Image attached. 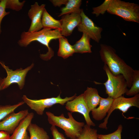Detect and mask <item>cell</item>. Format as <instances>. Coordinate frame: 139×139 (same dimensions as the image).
Here are the masks:
<instances>
[{
	"mask_svg": "<svg viewBox=\"0 0 139 139\" xmlns=\"http://www.w3.org/2000/svg\"><path fill=\"white\" fill-rule=\"evenodd\" d=\"M101 59L114 75L122 74L127 81L128 87L132 85L134 70L116 54L115 50L106 44L100 45L99 51Z\"/></svg>",
	"mask_w": 139,
	"mask_h": 139,
	"instance_id": "6da1fadb",
	"label": "cell"
},
{
	"mask_svg": "<svg viewBox=\"0 0 139 139\" xmlns=\"http://www.w3.org/2000/svg\"><path fill=\"white\" fill-rule=\"evenodd\" d=\"M63 36L61 35L60 30H52L43 28L36 32L24 31L22 32L18 43L22 47H26L35 41L44 45L47 48L48 51L45 54H40V57L42 59L47 60L50 59L54 56V54L53 51L49 47L50 42L53 39H58Z\"/></svg>",
	"mask_w": 139,
	"mask_h": 139,
	"instance_id": "7a4b0ae2",
	"label": "cell"
},
{
	"mask_svg": "<svg viewBox=\"0 0 139 139\" xmlns=\"http://www.w3.org/2000/svg\"><path fill=\"white\" fill-rule=\"evenodd\" d=\"M46 113L49 123L63 129L66 136L70 139H76L79 137L85 125L84 122L75 120L71 112L67 113V118L65 117L63 113L58 116L50 111H47Z\"/></svg>",
	"mask_w": 139,
	"mask_h": 139,
	"instance_id": "3957f363",
	"label": "cell"
},
{
	"mask_svg": "<svg viewBox=\"0 0 139 139\" xmlns=\"http://www.w3.org/2000/svg\"><path fill=\"white\" fill-rule=\"evenodd\" d=\"M107 12L126 21L139 23V6L137 4L119 0H111Z\"/></svg>",
	"mask_w": 139,
	"mask_h": 139,
	"instance_id": "277c9868",
	"label": "cell"
},
{
	"mask_svg": "<svg viewBox=\"0 0 139 139\" xmlns=\"http://www.w3.org/2000/svg\"><path fill=\"white\" fill-rule=\"evenodd\" d=\"M103 69L107 77V81L103 83L95 81L97 84H103L105 87L106 93L108 97L113 99L125 94L128 89L126 81L122 74L113 75L107 66L104 65Z\"/></svg>",
	"mask_w": 139,
	"mask_h": 139,
	"instance_id": "5b68a950",
	"label": "cell"
},
{
	"mask_svg": "<svg viewBox=\"0 0 139 139\" xmlns=\"http://www.w3.org/2000/svg\"><path fill=\"white\" fill-rule=\"evenodd\" d=\"M76 96V94L70 97H66L62 98L60 94L55 97H51L40 99H31L28 98L25 95L22 98L23 101L38 115H42L46 108H49L57 104L64 105L68 101L72 100Z\"/></svg>",
	"mask_w": 139,
	"mask_h": 139,
	"instance_id": "8992f818",
	"label": "cell"
},
{
	"mask_svg": "<svg viewBox=\"0 0 139 139\" xmlns=\"http://www.w3.org/2000/svg\"><path fill=\"white\" fill-rule=\"evenodd\" d=\"M0 64L6 70L7 74L6 77L2 79L0 90L6 88L14 83L17 84L19 89H22L24 85L25 78L27 73L34 66V64L32 63L24 69L20 68L13 71L9 69L8 66H5L3 62L0 61Z\"/></svg>",
	"mask_w": 139,
	"mask_h": 139,
	"instance_id": "52a82bcc",
	"label": "cell"
},
{
	"mask_svg": "<svg viewBox=\"0 0 139 139\" xmlns=\"http://www.w3.org/2000/svg\"><path fill=\"white\" fill-rule=\"evenodd\" d=\"M133 106L139 108V94L130 98H126L121 95L114 99L107 117L104 121L99 125V127L107 129L108 119L113 111L116 109H119L123 114L126 113L130 108Z\"/></svg>",
	"mask_w": 139,
	"mask_h": 139,
	"instance_id": "ba28073f",
	"label": "cell"
},
{
	"mask_svg": "<svg viewBox=\"0 0 139 139\" xmlns=\"http://www.w3.org/2000/svg\"><path fill=\"white\" fill-rule=\"evenodd\" d=\"M81 21L77 27V30L88 35L91 39L99 43L101 38L102 28L96 26L93 21L84 12L82 9L80 13Z\"/></svg>",
	"mask_w": 139,
	"mask_h": 139,
	"instance_id": "9c48e42d",
	"label": "cell"
},
{
	"mask_svg": "<svg viewBox=\"0 0 139 139\" xmlns=\"http://www.w3.org/2000/svg\"><path fill=\"white\" fill-rule=\"evenodd\" d=\"M65 105V108L70 112H78L82 114L87 125L90 126H95L90 118V112L85 101L83 93L76 96L72 100L67 101Z\"/></svg>",
	"mask_w": 139,
	"mask_h": 139,
	"instance_id": "30bf717a",
	"label": "cell"
},
{
	"mask_svg": "<svg viewBox=\"0 0 139 139\" xmlns=\"http://www.w3.org/2000/svg\"><path fill=\"white\" fill-rule=\"evenodd\" d=\"M29 113L28 110L25 109L16 113L14 111L9 114L0 121V131L12 134L21 121Z\"/></svg>",
	"mask_w": 139,
	"mask_h": 139,
	"instance_id": "8fae6325",
	"label": "cell"
},
{
	"mask_svg": "<svg viewBox=\"0 0 139 139\" xmlns=\"http://www.w3.org/2000/svg\"><path fill=\"white\" fill-rule=\"evenodd\" d=\"M81 18L80 13L74 12L62 16L61 22L62 36H68L72 33L74 29L80 23Z\"/></svg>",
	"mask_w": 139,
	"mask_h": 139,
	"instance_id": "7c38bea8",
	"label": "cell"
},
{
	"mask_svg": "<svg viewBox=\"0 0 139 139\" xmlns=\"http://www.w3.org/2000/svg\"><path fill=\"white\" fill-rule=\"evenodd\" d=\"M45 5H39L37 2L31 5L28 12V15L31 20L29 32H36L40 30L42 28L41 19Z\"/></svg>",
	"mask_w": 139,
	"mask_h": 139,
	"instance_id": "4fadbf2b",
	"label": "cell"
},
{
	"mask_svg": "<svg viewBox=\"0 0 139 139\" xmlns=\"http://www.w3.org/2000/svg\"><path fill=\"white\" fill-rule=\"evenodd\" d=\"M34 116V114L33 112L29 113L21 121L15 129L10 136V139H30V136L28 134L27 128L31 123Z\"/></svg>",
	"mask_w": 139,
	"mask_h": 139,
	"instance_id": "5bb4252c",
	"label": "cell"
},
{
	"mask_svg": "<svg viewBox=\"0 0 139 139\" xmlns=\"http://www.w3.org/2000/svg\"><path fill=\"white\" fill-rule=\"evenodd\" d=\"M114 99L108 97L107 98L101 97L99 106L91 111L93 118L98 121L102 120L106 116L112 103Z\"/></svg>",
	"mask_w": 139,
	"mask_h": 139,
	"instance_id": "9a60e30c",
	"label": "cell"
},
{
	"mask_svg": "<svg viewBox=\"0 0 139 139\" xmlns=\"http://www.w3.org/2000/svg\"><path fill=\"white\" fill-rule=\"evenodd\" d=\"M83 93L85 101L90 112L99 105L101 97L97 89L91 87H87Z\"/></svg>",
	"mask_w": 139,
	"mask_h": 139,
	"instance_id": "2e32d148",
	"label": "cell"
},
{
	"mask_svg": "<svg viewBox=\"0 0 139 139\" xmlns=\"http://www.w3.org/2000/svg\"><path fill=\"white\" fill-rule=\"evenodd\" d=\"M90 39L91 38L88 35L83 33L80 39L72 46L75 53L82 54L91 53V47L92 46L90 44Z\"/></svg>",
	"mask_w": 139,
	"mask_h": 139,
	"instance_id": "e0dca14e",
	"label": "cell"
},
{
	"mask_svg": "<svg viewBox=\"0 0 139 139\" xmlns=\"http://www.w3.org/2000/svg\"><path fill=\"white\" fill-rule=\"evenodd\" d=\"M59 48L57 52L58 56L65 59L72 56L75 53L73 46L69 42L67 39L63 36L58 39Z\"/></svg>",
	"mask_w": 139,
	"mask_h": 139,
	"instance_id": "ac0fdd59",
	"label": "cell"
},
{
	"mask_svg": "<svg viewBox=\"0 0 139 139\" xmlns=\"http://www.w3.org/2000/svg\"><path fill=\"white\" fill-rule=\"evenodd\" d=\"M42 28L45 29L61 30L60 20H56L52 17L45 8L44 10L41 19Z\"/></svg>",
	"mask_w": 139,
	"mask_h": 139,
	"instance_id": "d6986e66",
	"label": "cell"
},
{
	"mask_svg": "<svg viewBox=\"0 0 139 139\" xmlns=\"http://www.w3.org/2000/svg\"><path fill=\"white\" fill-rule=\"evenodd\" d=\"M27 131L30 135V139H50L44 129L35 124L31 123L28 128Z\"/></svg>",
	"mask_w": 139,
	"mask_h": 139,
	"instance_id": "ffe728a7",
	"label": "cell"
},
{
	"mask_svg": "<svg viewBox=\"0 0 139 139\" xmlns=\"http://www.w3.org/2000/svg\"><path fill=\"white\" fill-rule=\"evenodd\" d=\"M82 2L81 0H68L65 6L61 8V12L58 16L74 12L80 13L82 9L80 8Z\"/></svg>",
	"mask_w": 139,
	"mask_h": 139,
	"instance_id": "44dd1931",
	"label": "cell"
},
{
	"mask_svg": "<svg viewBox=\"0 0 139 139\" xmlns=\"http://www.w3.org/2000/svg\"><path fill=\"white\" fill-rule=\"evenodd\" d=\"M125 93L128 96L135 95L139 93V70H134L133 76L132 85Z\"/></svg>",
	"mask_w": 139,
	"mask_h": 139,
	"instance_id": "7402d4cb",
	"label": "cell"
},
{
	"mask_svg": "<svg viewBox=\"0 0 139 139\" xmlns=\"http://www.w3.org/2000/svg\"><path fill=\"white\" fill-rule=\"evenodd\" d=\"M97 131L92 128L86 124L85 125L80 135L76 139H98Z\"/></svg>",
	"mask_w": 139,
	"mask_h": 139,
	"instance_id": "603a6c76",
	"label": "cell"
},
{
	"mask_svg": "<svg viewBox=\"0 0 139 139\" xmlns=\"http://www.w3.org/2000/svg\"><path fill=\"white\" fill-rule=\"evenodd\" d=\"M24 103L23 101H21L13 105H0V121L9 114L14 112L17 108Z\"/></svg>",
	"mask_w": 139,
	"mask_h": 139,
	"instance_id": "cb8c5ba5",
	"label": "cell"
},
{
	"mask_svg": "<svg viewBox=\"0 0 139 139\" xmlns=\"http://www.w3.org/2000/svg\"><path fill=\"white\" fill-rule=\"evenodd\" d=\"M123 127L119 125L117 129L114 132L107 134H98V139H121Z\"/></svg>",
	"mask_w": 139,
	"mask_h": 139,
	"instance_id": "d4e9b609",
	"label": "cell"
},
{
	"mask_svg": "<svg viewBox=\"0 0 139 139\" xmlns=\"http://www.w3.org/2000/svg\"><path fill=\"white\" fill-rule=\"evenodd\" d=\"M25 2V1L20 2L18 0H6V8L19 11L22 9Z\"/></svg>",
	"mask_w": 139,
	"mask_h": 139,
	"instance_id": "484cf974",
	"label": "cell"
},
{
	"mask_svg": "<svg viewBox=\"0 0 139 139\" xmlns=\"http://www.w3.org/2000/svg\"><path fill=\"white\" fill-rule=\"evenodd\" d=\"M111 0H105L100 6L93 8L92 13L95 15L96 17L100 14L103 15L107 11L109 7Z\"/></svg>",
	"mask_w": 139,
	"mask_h": 139,
	"instance_id": "4316f807",
	"label": "cell"
},
{
	"mask_svg": "<svg viewBox=\"0 0 139 139\" xmlns=\"http://www.w3.org/2000/svg\"><path fill=\"white\" fill-rule=\"evenodd\" d=\"M6 0H0V34L2 32L1 24L4 17L9 14V12H6L5 11Z\"/></svg>",
	"mask_w": 139,
	"mask_h": 139,
	"instance_id": "83f0119b",
	"label": "cell"
},
{
	"mask_svg": "<svg viewBox=\"0 0 139 139\" xmlns=\"http://www.w3.org/2000/svg\"><path fill=\"white\" fill-rule=\"evenodd\" d=\"M50 130L53 139H66L64 135L58 131L55 126L51 125Z\"/></svg>",
	"mask_w": 139,
	"mask_h": 139,
	"instance_id": "f1b7e54d",
	"label": "cell"
},
{
	"mask_svg": "<svg viewBox=\"0 0 139 139\" xmlns=\"http://www.w3.org/2000/svg\"><path fill=\"white\" fill-rule=\"evenodd\" d=\"M68 0H51L49 1L55 7H60L62 5H65Z\"/></svg>",
	"mask_w": 139,
	"mask_h": 139,
	"instance_id": "f546056e",
	"label": "cell"
},
{
	"mask_svg": "<svg viewBox=\"0 0 139 139\" xmlns=\"http://www.w3.org/2000/svg\"><path fill=\"white\" fill-rule=\"evenodd\" d=\"M0 139H10V134L6 132L0 131Z\"/></svg>",
	"mask_w": 139,
	"mask_h": 139,
	"instance_id": "4dcf8cb0",
	"label": "cell"
},
{
	"mask_svg": "<svg viewBox=\"0 0 139 139\" xmlns=\"http://www.w3.org/2000/svg\"><path fill=\"white\" fill-rule=\"evenodd\" d=\"M2 79L1 77H0V89L2 82Z\"/></svg>",
	"mask_w": 139,
	"mask_h": 139,
	"instance_id": "1f68e13d",
	"label": "cell"
}]
</instances>
